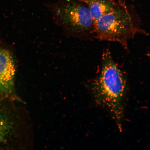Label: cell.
<instances>
[{
	"label": "cell",
	"instance_id": "cell-1",
	"mask_svg": "<svg viewBox=\"0 0 150 150\" xmlns=\"http://www.w3.org/2000/svg\"><path fill=\"white\" fill-rule=\"evenodd\" d=\"M100 74L93 82L92 91L97 102L111 114L121 128L124 115L126 79L110 52H103Z\"/></svg>",
	"mask_w": 150,
	"mask_h": 150
},
{
	"label": "cell",
	"instance_id": "cell-2",
	"mask_svg": "<svg viewBox=\"0 0 150 150\" xmlns=\"http://www.w3.org/2000/svg\"><path fill=\"white\" fill-rule=\"evenodd\" d=\"M95 38L99 40L119 43L127 50L129 41L136 35H148L142 28L140 20L122 2L95 22Z\"/></svg>",
	"mask_w": 150,
	"mask_h": 150
},
{
	"label": "cell",
	"instance_id": "cell-3",
	"mask_svg": "<svg viewBox=\"0 0 150 150\" xmlns=\"http://www.w3.org/2000/svg\"><path fill=\"white\" fill-rule=\"evenodd\" d=\"M45 5L56 24L67 34L80 39L95 38L94 22L83 3L78 0H57Z\"/></svg>",
	"mask_w": 150,
	"mask_h": 150
},
{
	"label": "cell",
	"instance_id": "cell-4",
	"mask_svg": "<svg viewBox=\"0 0 150 150\" xmlns=\"http://www.w3.org/2000/svg\"><path fill=\"white\" fill-rule=\"evenodd\" d=\"M16 72L12 53L6 49H0V98L13 92Z\"/></svg>",
	"mask_w": 150,
	"mask_h": 150
},
{
	"label": "cell",
	"instance_id": "cell-5",
	"mask_svg": "<svg viewBox=\"0 0 150 150\" xmlns=\"http://www.w3.org/2000/svg\"><path fill=\"white\" fill-rule=\"evenodd\" d=\"M14 123L10 110L0 98V149L8 145L14 131Z\"/></svg>",
	"mask_w": 150,
	"mask_h": 150
},
{
	"label": "cell",
	"instance_id": "cell-6",
	"mask_svg": "<svg viewBox=\"0 0 150 150\" xmlns=\"http://www.w3.org/2000/svg\"><path fill=\"white\" fill-rule=\"evenodd\" d=\"M88 8L94 23L104 15L113 11L121 1L112 0H78Z\"/></svg>",
	"mask_w": 150,
	"mask_h": 150
},
{
	"label": "cell",
	"instance_id": "cell-7",
	"mask_svg": "<svg viewBox=\"0 0 150 150\" xmlns=\"http://www.w3.org/2000/svg\"><path fill=\"white\" fill-rule=\"evenodd\" d=\"M112 1H120V0H112Z\"/></svg>",
	"mask_w": 150,
	"mask_h": 150
}]
</instances>
